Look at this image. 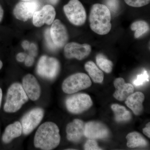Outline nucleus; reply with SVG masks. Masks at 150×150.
Wrapping results in <instances>:
<instances>
[{"instance_id":"1","label":"nucleus","mask_w":150,"mask_h":150,"mask_svg":"<svg viewBox=\"0 0 150 150\" xmlns=\"http://www.w3.org/2000/svg\"><path fill=\"white\" fill-rule=\"evenodd\" d=\"M60 141L58 126L53 122H46L38 129L34 137V145L41 150H53L59 146Z\"/></svg>"},{"instance_id":"2","label":"nucleus","mask_w":150,"mask_h":150,"mask_svg":"<svg viewBox=\"0 0 150 150\" xmlns=\"http://www.w3.org/2000/svg\"><path fill=\"white\" fill-rule=\"evenodd\" d=\"M111 13L105 5L96 4L92 6L89 15L91 28L100 35H106L111 28Z\"/></svg>"},{"instance_id":"3","label":"nucleus","mask_w":150,"mask_h":150,"mask_svg":"<svg viewBox=\"0 0 150 150\" xmlns=\"http://www.w3.org/2000/svg\"><path fill=\"white\" fill-rule=\"evenodd\" d=\"M28 97L22 85L15 83L11 85L8 90L4 105V110L8 113L16 112L28 101Z\"/></svg>"},{"instance_id":"4","label":"nucleus","mask_w":150,"mask_h":150,"mask_svg":"<svg viewBox=\"0 0 150 150\" xmlns=\"http://www.w3.org/2000/svg\"><path fill=\"white\" fill-rule=\"evenodd\" d=\"M91 84V80L87 75L84 73H76L64 81L62 90L65 93L71 94L88 88Z\"/></svg>"},{"instance_id":"5","label":"nucleus","mask_w":150,"mask_h":150,"mask_svg":"<svg viewBox=\"0 0 150 150\" xmlns=\"http://www.w3.org/2000/svg\"><path fill=\"white\" fill-rule=\"evenodd\" d=\"M60 69V63L57 59L44 55L38 63L36 72L41 77L52 80L58 76Z\"/></svg>"},{"instance_id":"6","label":"nucleus","mask_w":150,"mask_h":150,"mask_svg":"<svg viewBox=\"0 0 150 150\" xmlns=\"http://www.w3.org/2000/svg\"><path fill=\"white\" fill-rule=\"evenodd\" d=\"M65 15L74 25L80 26L84 24L86 19L85 9L79 0H70L64 6Z\"/></svg>"},{"instance_id":"7","label":"nucleus","mask_w":150,"mask_h":150,"mask_svg":"<svg viewBox=\"0 0 150 150\" xmlns=\"http://www.w3.org/2000/svg\"><path fill=\"white\" fill-rule=\"evenodd\" d=\"M91 98L85 93H78L68 97L66 100L67 110L73 114H80L92 105Z\"/></svg>"},{"instance_id":"8","label":"nucleus","mask_w":150,"mask_h":150,"mask_svg":"<svg viewBox=\"0 0 150 150\" xmlns=\"http://www.w3.org/2000/svg\"><path fill=\"white\" fill-rule=\"evenodd\" d=\"M44 115V110L40 108H35L26 112L21 119L22 133L25 135L32 133L42 121Z\"/></svg>"},{"instance_id":"9","label":"nucleus","mask_w":150,"mask_h":150,"mask_svg":"<svg viewBox=\"0 0 150 150\" xmlns=\"http://www.w3.org/2000/svg\"><path fill=\"white\" fill-rule=\"evenodd\" d=\"M39 4L35 0L19 2L15 6L13 13L17 19L26 21L33 18L34 13L39 9Z\"/></svg>"},{"instance_id":"10","label":"nucleus","mask_w":150,"mask_h":150,"mask_svg":"<svg viewBox=\"0 0 150 150\" xmlns=\"http://www.w3.org/2000/svg\"><path fill=\"white\" fill-rule=\"evenodd\" d=\"M91 51V47L89 44H81L76 42L67 43L64 49V55L67 59H76L79 60L85 59Z\"/></svg>"},{"instance_id":"11","label":"nucleus","mask_w":150,"mask_h":150,"mask_svg":"<svg viewBox=\"0 0 150 150\" xmlns=\"http://www.w3.org/2000/svg\"><path fill=\"white\" fill-rule=\"evenodd\" d=\"M50 31L51 39L57 48H62L67 44L69 34L66 26L61 21L54 20Z\"/></svg>"},{"instance_id":"12","label":"nucleus","mask_w":150,"mask_h":150,"mask_svg":"<svg viewBox=\"0 0 150 150\" xmlns=\"http://www.w3.org/2000/svg\"><path fill=\"white\" fill-rule=\"evenodd\" d=\"M56 12L53 6L46 5L40 10L35 11L33 16V23L37 27L44 24L51 25L55 19Z\"/></svg>"},{"instance_id":"13","label":"nucleus","mask_w":150,"mask_h":150,"mask_svg":"<svg viewBox=\"0 0 150 150\" xmlns=\"http://www.w3.org/2000/svg\"><path fill=\"white\" fill-rule=\"evenodd\" d=\"M109 135V130L102 123L91 121L85 124L84 136L89 139H103Z\"/></svg>"},{"instance_id":"14","label":"nucleus","mask_w":150,"mask_h":150,"mask_svg":"<svg viewBox=\"0 0 150 150\" xmlns=\"http://www.w3.org/2000/svg\"><path fill=\"white\" fill-rule=\"evenodd\" d=\"M22 86L28 98L33 101L39 99L41 89L38 81L34 76L31 74L25 75L23 79Z\"/></svg>"},{"instance_id":"15","label":"nucleus","mask_w":150,"mask_h":150,"mask_svg":"<svg viewBox=\"0 0 150 150\" xmlns=\"http://www.w3.org/2000/svg\"><path fill=\"white\" fill-rule=\"evenodd\" d=\"M84 130L83 121L80 119H74L67 126V139L74 143H78L84 136Z\"/></svg>"},{"instance_id":"16","label":"nucleus","mask_w":150,"mask_h":150,"mask_svg":"<svg viewBox=\"0 0 150 150\" xmlns=\"http://www.w3.org/2000/svg\"><path fill=\"white\" fill-rule=\"evenodd\" d=\"M114 85L116 90L113 94V96L119 101L126 100L130 95L134 93V86L131 83H125L123 78L115 79Z\"/></svg>"},{"instance_id":"17","label":"nucleus","mask_w":150,"mask_h":150,"mask_svg":"<svg viewBox=\"0 0 150 150\" xmlns=\"http://www.w3.org/2000/svg\"><path fill=\"white\" fill-rule=\"evenodd\" d=\"M144 99V94L141 92H137L133 93L126 98L125 103L134 114L139 115L143 110V103Z\"/></svg>"},{"instance_id":"18","label":"nucleus","mask_w":150,"mask_h":150,"mask_svg":"<svg viewBox=\"0 0 150 150\" xmlns=\"http://www.w3.org/2000/svg\"><path fill=\"white\" fill-rule=\"evenodd\" d=\"M22 133V128L21 123L19 121H16L6 127L3 134L2 140L5 144H9L14 139L20 137Z\"/></svg>"},{"instance_id":"19","label":"nucleus","mask_w":150,"mask_h":150,"mask_svg":"<svg viewBox=\"0 0 150 150\" xmlns=\"http://www.w3.org/2000/svg\"><path fill=\"white\" fill-rule=\"evenodd\" d=\"M84 67L85 69L88 73L94 82L96 83L102 82L104 79V74L93 62L89 61L86 62Z\"/></svg>"},{"instance_id":"20","label":"nucleus","mask_w":150,"mask_h":150,"mask_svg":"<svg viewBox=\"0 0 150 150\" xmlns=\"http://www.w3.org/2000/svg\"><path fill=\"white\" fill-rule=\"evenodd\" d=\"M126 139L127 140V146L130 148L145 146L148 144L145 138L137 132L129 133L126 136Z\"/></svg>"},{"instance_id":"21","label":"nucleus","mask_w":150,"mask_h":150,"mask_svg":"<svg viewBox=\"0 0 150 150\" xmlns=\"http://www.w3.org/2000/svg\"><path fill=\"white\" fill-rule=\"evenodd\" d=\"M111 107L115 114V120L117 122H126L131 120V113L124 106L113 104L111 105Z\"/></svg>"},{"instance_id":"22","label":"nucleus","mask_w":150,"mask_h":150,"mask_svg":"<svg viewBox=\"0 0 150 150\" xmlns=\"http://www.w3.org/2000/svg\"><path fill=\"white\" fill-rule=\"evenodd\" d=\"M131 29L135 31L134 36L137 38L148 32L149 30V26L146 21H138L134 22L131 24Z\"/></svg>"},{"instance_id":"23","label":"nucleus","mask_w":150,"mask_h":150,"mask_svg":"<svg viewBox=\"0 0 150 150\" xmlns=\"http://www.w3.org/2000/svg\"><path fill=\"white\" fill-rule=\"evenodd\" d=\"M97 64L103 71L110 73L112 71L113 64L103 54H98L96 56Z\"/></svg>"},{"instance_id":"24","label":"nucleus","mask_w":150,"mask_h":150,"mask_svg":"<svg viewBox=\"0 0 150 150\" xmlns=\"http://www.w3.org/2000/svg\"><path fill=\"white\" fill-rule=\"evenodd\" d=\"M149 74L146 70L144 69L142 73L137 75V77L133 81V83L135 86H141L149 82Z\"/></svg>"},{"instance_id":"25","label":"nucleus","mask_w":150,"mask_h":150,"mask_svg":"<svg viewBox=\"0 0 150 150\" xmlns=\"http://www.w3.org/2000/svg\"><path fill=\"white\" fill-rule=\"evenodd\" d=\"M105 5L108 8L110 13H116L118 10L119 3L118 0H105Z\"/></svg>"},{"instance_id":"26","label":"nucleus","mask_w":150,"mask_h":150,"mask_svg":"<svg viewBox=\"0 0 150 150\" xmlns=\"http://www.w3.org/2000/svg\"><path fill=\"white\" fill-rule=\"evenodd\" d=\"M127 4L133 7H141L149 4L150 0H124Z\"/></svg>"},{"instance_id":"27","label":"nucleus","mask_w":150,"mask_h":150,"mask_svg":"<svg viewBox=\"0 0 150 150\" xmlns=\"http://www.w3.org/2000/svg\"><path fill=\"white\" fill-rule=\"evenodd\" d=\"M44 36H45V40H46V44L48 49L52 51H56L57 49V47L54 45L51 39V35H50V29L47 28L46 30L44 33Z\"/></svg>"},{"instance_id":"28","label":"nucleus","mask_w":150,"mask_h":150,"mask_svg":"<svg viewBox=\"0 0 150 150\" xmlns=\"http://www.w3.org/2000/svg\"><path fill=\"white\" fill-rule=\"evenodd\" d=\"M84 149L86 150H102L101 148H100L98 145L97 143L94 139H89L87 141L84 146Z\"/></svg>"},{"instance_id":"29","label":"nucleus","mask_w":150,"mask_h":150,"mask_svg":"<svg viewBox=\"0 0 150 150\" xmlns=\"http://www.w3.org/2000/svg\"><path fill=\"white\" fill-rule=\"evenodd\" d=\"M25 51H28V55L32 56L33 57H35L37 56L38 54V48L37 46L34 43H30L29 46L26 48Z\"/></svg>"},{"instance_id":"30","label":"nucleus","mask_w":150,"mask_h":150,"mask_svg":"<svg viewBox=\"0 0 150 150\" xmlns=\"http://www.w3.org/2000/svg\"><path fill=\"white\" fill-rule=\"evenodd\" d=\"M34 61H35V58L33 57L32 56L27 54L26 58L25 60V66L28 67H30L32 66L34 64Z\"/></svg>"},{"instance_id":"31","label":"nucleus","mask_w":150,"mask_h":150,"mask_svg":"<svg viewBox=\"0 0 150 150\" xmlns=\"http://www.w3.org/2000/svg\"><path fill=\"white\" fill-rule=\"evenodd\" d=\"M26 55H27V54L24 52H21V53H18L16 56L17 61L19 62H24L25 58H26Z\"/></svg>"},{"instance_id":"32","label":"nucleus","mask_w":150,"mask_h":150,"mask_svg":"<svg viewBox=\"0 0 150 150\" xmlns=\"http://www.w3.org/2000/svg\"><path fill=\"white\" fill-rule=\"evenodd\" d=\"M150 123H148L146 125V127L143 129V133L149 138H150Z\"/></svg>"},{"instance_id":"33","label":"nucleus","mask_w":150,"mask_h":150,"mask_svg":"<svg viewBox=\"0 0 150 150\" xmlns=\"http://www.w3.org/2000/svg\"><path fill=\"white\" fill-rule=\"evenodd\" d=\"M48 2L50 3L51 4L53 5H56L58 4L60 0H47Z\"/></svg>"},{"instance_id":"34","label":"nucleus","mask_w":150,"mask_h":150,"mask_svg":"<svg viewBox=\"0 0 150 150\" xmlns=\"http://www.w3.org/2000/svg\"><path fill=\"white\" fill-rule=\"evenodd\" d=\"M4 16V10L1 6L0 5V22L1 21Z\"/></svg>"},{"instance_id":"35","label":"nucleus","mask_w":150,"mask_h":150,"mask_svg":"<svg viewBox=\"0 0 150 150\" xmlns=\"http://www.w3.org/2000/svg\"><path fill=\"white\" fill-rule=\"evenodd\" d=\"M3 92L1 88H0V107H1V104L2 99Z\"/></svg>"},{"instance_id":"36","label":"nucleus","mask_w":150,"mask_h":150,"mask_svg":"<svg viewBox=\"0 0 150 150\" xmlns=\"http://www.w3.org/2000/svg\"><path fill=\"white\" fill-rule=\"evenodd\" d=\"M3 66V64L2 63V62L1 61V60H0V70L1 69H2V68Z\"/></svg>"},{"instance_id":"37","label":"nucleus","mask_w":150,"mask_h":150,"mask_svg":"<svg viewBox=\"0 0 150 150\" xmlns=\"http://www.w3.org/2000/svg\"><path fill=\"white\" fill-rule=\"evenodd\" d=\"M22 1H30V0H21Z\"/></svg>"}]
</instances>
